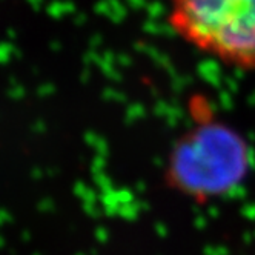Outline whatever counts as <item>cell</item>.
<instances>
[{"mask_svg": "<svg viewBox=\"0 0 255 255\" xmlns=\"http://www.w3.org/2000/svg\"><path fill=\"white\" fill-rule=\"evenodd\" d=\"M169 23L200 52L255 69V0H171Z\"/></svg>", "mask_w": 255, "mask_h": 255, "instance_id": "obj_1", "label": "cell"}, {"mask_svg": "<svg viewBox=\"0 0 255 255\" xmlns=\"http://www.w3.org/2000/svg\"><path fill=\"white\" fill-rule=\"evenodd\" d=\"M243 155L242 144L226 129H198L178 148L174 163L178 188L197 198L223 194L240 178Z\"/></svg>", "mask_w": 255, "mask_h": 255, "instance_id": "obj_2", "label": "cell"}]
</instances>
